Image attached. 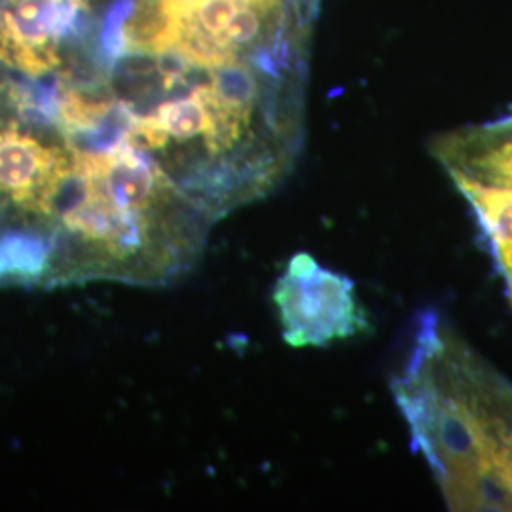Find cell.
Listing matches in <instances>:
<instances>
[{
    "mask_svg": "<svg viewBox=\"0 0 512 512\" xmlns=\"http://www.w3.org/2000/svg\"><path fill=\"white\" fill-rule=\"evenodd\" d=\"M57 226L25 217L0 228V285L54 283Z\"/></svg>",
    "mask_w": 512,
    "mask_h": 512,
    "instance_id": "cell-7",
    "label": "cell"
},
{
    "mask_svg": "<svg viewBox=\"0 0 512 512\" xmlns=\"http://www.w3.org/2000/svg\"><path fill=\"white\" fill-rule=\"evenodd\" d=\"M311 0H139L120 29L122 50L165 61L164 90L188 71L241 63L304 69Z\"/></svg>",
    "mask_w": 512,
    "mask_h": 512,
    "instance_id": "cell-2",
    "label": "cell"
},
{
    "mask_svg": "<svg viewBox=\"0 0 512 512\" xmlns=\"http://www.w3.org/2000/svg\"><path fill=\"white\" fill-rule=\"evenodd\" d=\"M92 0H0V61L29 78L63 65V46L80 31Z\"/></svg>",
    "mask_w": 512,
    "mask_h": 512,
    "instance_id": "cell-4",
    "label": "cell"
},
{
    "mask_svg": "<svg viewBox=\"0 0 512 512\" xmlns=\"http://www.w3.org/2000/svg\"><path fill=\"white\" fill-rule=\"evenodd\" d=\"M71 156L86 167L97 194L116 209L150 213L171 190L160 165L129 141L103 154Z\"/></svg>",
    "mask_w": 512,
    "mask_h": 512,
    "instance_id": "cell-5",
    "label": "cell"
},
{
    "mask_svg": "<svg viewBox=\"0 0 512 512\" xmlns=\"http://www.w3.org/2000/svg\"><path fill=\"white\" fill-rule=\"evenodd\" d=\"M311 2H315V4H317V2H319V0H311Z\"/></svg>",
    "mask_w": 512,
    "mask_h": 512,
    "instance_id": "cell-8",
    "label": "cell"
},
{
    "mask_svg": "<svg viewBox=\"0 0 512 512\" xmlns=\"http://www.w3.org/2000/svg\"><path fill=\"white\" fill-rule=\"evenodd\" d=\"M274 304L283 340L293 348H327L368 329L355 283L308 253L289 260L275 283Z\"/></svg>",
    "mask_w": 512,
    "mask_h": 512,
    "instance_id": "cell-3",
    "label": "cell"
},
{
    "mask_svg": "<svg viewBox=\"0 0 512 512\" xmlns=\"http://www.w3.org/2000/svg\"><path fill=\"white\" fill-rule=\"evenodd\" d=\"M69 164V150L46 145L16 126L0 129V202L40 219V203Z\"/></svg>",
    "mask_w": 512,
    "mask_h": 512,
    "instance_id": "cell-6",
    "label": "cell"
},
{
    "mask_svg": "<svg viewBox=\"0 0 512 512\" xmlns=\"http://www.w3.org/2000/svg\"><path fill=\"white\" fill-rule=\"evenodd\" d=\"M391 393L452 511L512 512V382L423 311Z\"/></svg>",
    "mask_w": 512,
    "mask_h": 512,
    "instance_id": "cell-1",
    "label": "cell"
}]
</instances>
